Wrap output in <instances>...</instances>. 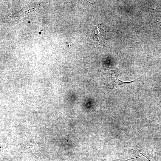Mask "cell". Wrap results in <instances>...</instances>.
<instances>
[{
	"instance_id": "cell-1",
	"label": "cell",
	"mask_w": 161,
	"mask_h": 161,
	"mask_svg": "<svg viewBox=\"0 0 161 161\" xmlns=\"http://www.w3.org/2000/svg\"><path fill=\"white\" fill-rule=\"evenodd\" d=\"M110 78L111 80L110 83L105 86L109 89H112L119 87L127 86L137 80L136 79L130 82H123L120 80L116 76L114 75H112Z\"/></svg>"
},
{
	"instance_id": "cell-2",
	"label": "cell",
	"mask_w": 161,
	"mask_h": 161,
	"mask_svg": "<svg viewBox=\"0 0 161 161\" xmlns=\"http://www.w3.org/2000/svg\"><path fill=\"white\" fill-rule=\"evenodd\" d=\"M142 156V155H141V156H139V157H136L130 158V159H128V160H125V161H127L129 160H132V159H133L137 158H138V157H141Z\"/></svg>"
}]
</instances>
